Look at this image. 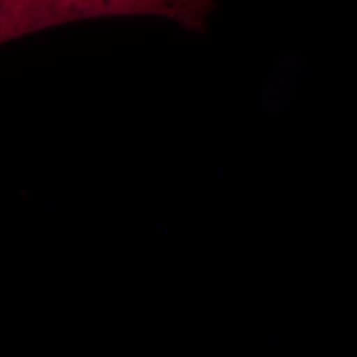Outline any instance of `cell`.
Listing matches in <instances>:
<instances>
[{
  "label": "cell",
  "mask_w": 357,
  "mask_h": 357,
  "mask_svg": "<svg viewBox=\"0 0 357 357\" xmlns=\"http://www.w3.org/2000/svg\"><path fill=\"white\" fill-rule=\"evenodd\" d=\"M213 10L215 0H0V45L109 17H160L202 32Z\"/></svg>",
  "instance_id": "1"
}]
</instances>
